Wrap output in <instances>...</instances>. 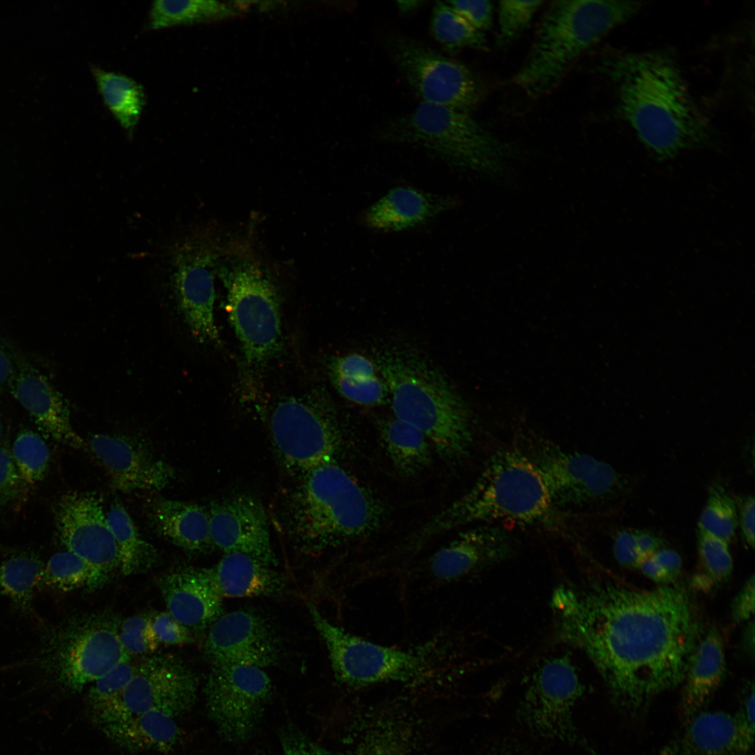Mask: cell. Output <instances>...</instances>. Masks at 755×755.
Masks as SVG:
<instances>
[{
	"mask_svg": "<svg viewBox=\"0 0 755 755\" xmlns=\"http://www.w3.org/2000/svg\"><path fill=\"white\" fill-rule=\"evenodd\" d=\"M203 570L222 599L270 596L284 587L283 578L271 566L241 553L224 554Z\"/></svg>",
	"mask_w": 755,
	"mask_h": 755,
	"instance_id": "83f0119b",
	"label": "cell"
},
{
	"mask_svg": "<svg viewBox=\"0 0 755 755\" xmlns=\"http://www.w3.org/2000/svg\"><path fill=\"white\" fill-rule=\"evenodd\" d=\"M168 252L172 289L185 323L196 341L219 342L214 308L220 252L213 240L202 232L187 233Z\"/></svg>",
	"mask_w": 755,
	"mask_h": 755,
	"instance_id": "5bb4252c",
	"label": "cell"
},
{
	"mask_svg": "<svg viewBox=\"0 0 755 755\" xmlns=\"http://www.w3.org/2000/svg\"><path fill=\"white\" fill-rule=\"evenodd\" d=\"M456 204L454 197L427 192L410 186H398L365 209L363 225L379 232H396L424 224Z\"/></svg>",
	"mask_w": 755,
	"mask_h": 755,
	"instance_id": "484cf974",
	"label": "cell"
},
{
	"mask_svg": "<svg viewBox=\"0 0 755 755\" xmlns=\"http://www.w3.org/2000/svg\"><path fill=\"white\" fill-rule=\"evenodd\" d=\"M697 548L703 573L694 577V585L704 589L726 581L733 566L729 543L698 528Z\"/></svg>",
	"mask_w": 755,
	"mask_h": 755,
	"instance_id": "60d3db41",
	"label": "cell"
},
{
	"mask_svg": "<svg viewBox=\"0 0 755 755\" xmlns=\"http://www.w3.org/2000/svg\"><path fill=\"white\" fill-rule=\"evenodd\" d=\"M15 368V361L10 349L0 343V391L8 388Z\"/></svg>",
	"mask_w": 755,
	"mask_h": 755,
	"instance_id": "6f0895ef",
	"label": "cell"
},
{
	"mask_svg": "<svg viewBox=\"0 0 755 755\" xmlns=\"http://www.w3.org/2000/svg\"><path fill=\"white\" fill-rule=\"evenodd\" d=\"M6 435V433L3 421V416L1 409L0 408V440H1Z\"/></svg>",
	"mask_w": 755,
	"mask_h": 755,
	"instance_id": "6125c7cd",
	"label": "cell"
},
{
	"mask_svg": "<svg viewBox=\"0 0 755 755\" xmlns=\"http://www.w3.org/2000/svg\"><path fill=\"white\" fill-rule=\"evenodd\" d=\"M272 682L263 668L244 665L211 666L205 687L209 717L226 740L251 737L272 696Z\"/></svg>",
	"mask_w": 755,
	"mask_h": 755,
	"instance_id": "e0dca14e",
	"label": "cell"
},
{
	"mask_svg": "<svg viewBox=\"0 0 755 755\" xmlns=\"http://www.w3.org/2000/svg\"><path fill=\"white\" fill-rule=\"evenodd\" d=\"M45 564L33 552L10 554L0 563V596L10 600L18 612H31L35 591L41 587Z\"/></svg>",
	"mask_w": 755,
	"mask_h": 755,
	"instance_id": "e575fe53",
	"label": "cell"
},
{
	"mask_svg": "<svg viewBox=\"0 0 755 755\" xmlns=\"http://www.w3.org/2000/svg\"><path fill=\"white\" fill-rule=\"evenodd\" d=\"M137 664L131 660L121 663L92 684L88 691L91 710L118 695L134 677Z\"/></svg>",
	"mask_w": 755,
	"mask_h": 755,
	"instance_id": "bcb514c9",
	"label": "cell"
},
{
	"mask_svg": "<svg viewBox=\"0 0 755 755\" xmlns=\"http://www.w3.org/2000/svg\"><path fill=\"white\" fill-rule=\"evenodd\" d=\"M584 692L568 654L551 657L533 673L520 700L517 717L533 735L592 752L575 725L574 711Z\"/></svg>",
	"mask_w": 755,
	"mask_h": 755,
	"instance_id": "4fadbf2b",
	"label": "cell"
},
{
	"mask_svg": "<svg viewBox=\"0 0 755 755\" xmlns=\"http://www.w3.org/2000/svg\"><path fill=\"white\" fill-rule=\"evenodd\" d=\"M207 509L213 547L224 554L249 555L269 566L276 564L268 517L256 500L237 495L213 502Z\"/></svg>",
	"mask_w": 755,
	"mask_h": 755,
	"instance_id": "7402d4cb",
	"label": "cell"
},
{
	"mask_svg": "<svg viewBox=\"0 0 755 755\" xmlns=\"http://www.w3.org/2000/svg\"><path fill=\"white\" fill-rule=\"evenodd\" d=\"M10 448L18 473L28 487L45 479L50 468V452L39 433L30 429H22Z\"/></svg>",
	"mask_w": 755,
	"mask_h": 755,
	"instance_id": "f35d334b",
	"label": "cell"
},
{
	"mask_svg": "<svg viewBox=\"0 0 755 755\" xmlns=\"http://www.w3.org/2000/svg\"><path fill=\"white\" fill-rule=\"evenodd\" d=\"M61 592L86 587L94 590L102 587L94 568L75 554L64 550L53 554L45 565L42 587Z\"/></svg>",
	"mask_w": 755,
	"mask_h": 755,
	"instance_id": "74e56055",
	"label": "cell"
},
{
	"mask_svg": "<svg viewBox=\"0 0 755 755\" xmlns=\"http://www.w3.org/2000/svg\"><path fill=\"white\" fill-rule=\"evenodd\" d=\"M430 30L435 40L450 55L464 48L484 50V32L475 28L447 1L436 2Z\"/></svg>",
	"mask_w": 755,
	"mask_h": 755,
	"instance_id": "8d00e7d4",
	"label": "cell"
},
{
	"mask_svg": "<svg viewBox=\"0 0 755 755\" xmlns=\"http://www.w3.org/2000/svg\"><path fill=\"white\" fill-rule=\"evenodd\" d=\"M380 136L421 147L452 167L481 173L498 170L514 151L469 113L424 102L391 120Z\"/></svg>",
	"mask_w": 755,
	"mask_h": 755,
	"instance_id": "52a82bcc",
	"label": "cell"
},
{
	"mask_svg": "<svg viewBox=\"0 0 755 755\" xmlns=\"http://www.w3.org/2000/svg\"><path fill=\"white\" fill-rule=\"evenodd\" d=\"M525 454L556 509L608 499L626 487V480L610 464L551 442L533 441Z\"/></svg>",
	"mask_w": 755,
	"mask_h": 755,
	"instance_id": "2e32d148",
	"label": "cell"
},
{
	"mask_svg": "<svg viewBox=\"0 0 755 755\" xmlns=\"http://www.w3.org/2000/svg\"><path fill=\"white\" fill-rule=\"evenodd\" d=\"M15 368L8 388L43 433L71 448L90 452L71 421L68 403L48 377L15 347L8 345Z\"/></svg>",
	"mask_w": 755,
	"mask_h": 755,
	"instance_id": "44dd1931",
	"label": "cell"
},
{
	"mask_svg": "<svg viewBox=\"0 0 755 755\" xmlns=\"http://www.w3.org/2000/svg\"><path fill=\"white\" fill-rule=\"evenodd\" d=\"M423 3L422 1H398V7L403 14H409L417 10Z\"/></svg>",
	"mask_w": 755,
	"mask_h": 755,
	"instance_id": "94428289",
	"label": "cell"
},
{
	"mask_svg": "<svg viewBox=\"0 0 755 755\" xmlns=\"http://www.w3.org/2000/svg\"><path fill=\"white\" fill-rule=\"evenodd\" d=\"M542 3V1H500L497 45L503 48L513 43L528 27Z\"/></svg>",
	"mask_w": 755,
	"mask_h": 755,
	"instance_id": "b9f144b4",
	"label": "cell"
},
{
	"mask_svg": "<svg viewBox=\"0 0 755 755\" xmlns=\"http://www.w3.org/2000/svg\"><path fill=\"white\" fill-rule=\"evenodd\" d=\"M204 652L211 666L244 665L264 669L279 659L278 640L254 612L238 610L221 614L209 627Z\"/></svg>",
	"mask_w": 755,
	"mask_h": 755,
	"instance_id": "d6986e66",
	"label": "cell"
},
{
	"mask_svg": "<svg viewBox=\"0 0 755 755\" xmlns=\"http://www.w3.org/2000/svg\"><path fill=\"white\" fill-rule=\"evenodd\" d=\"M312 623L322 639L336 679L353 688L389 682H409L426 668L420 654L382 645L350 633L331 623L308 603Z\"/></svg>",
	"mask_w": 755,
	"mask_h": 755,
	"instance_id": "7c38bea8",
	"label": "cell"
},
{
	"mask_svg": "<svg viewBox=\"0 0 755 755\" xmlns=\"http://www.w3.org/2000/svg\"><path fill=\"white\" fill-rule=\"evenodd\" d=\"M372 360L387 387L394 417L419 429L444 461L464 459L473 440L471 414L436 365L405 347L375 350Z\"/></svg>",
	"mask_w": 755,
	"mask_h": 755,
	"instance_id": "3957f363",
	"label": "cell"
},
{
	"mask_svg": "<svg viewBox=\"0 0 755 755\" xmlns=\"http://www.w3.org/2000/svg\"><path fill=\"white\" fill-rule=\"evenodd\" d=\"M269 426L275 448L292 473L302 477L336 461L341 432L333 404L324 390L283 398L271 412Z\"/></svg>",
	"mask_w": 755,
	"mask_h": 755,
	"instance_id": "9c48e42d",
	"label": "cell"
},
{
	"mask_svg": "<svg viewBox=\"0 0 755 755\" xmlns=\"http://www.w3.org/2000/svg\"><path fill=\"white\" fill-rule=\"evenodd\" d=\"M735 499L738 510V526H740L742 538L747 546L754 548V498L752 495H744Z\"/></svg>",
	"mask_w": 755,
	"mask_h": 755,
	"instance_id": "f5cc1de1",
	"label": "cell"
},
{
	"mask_svg": "<svg viewBox=\"0 0 755 755\" xmlns=\"http://www.w3.org/2000/svg\"><path fill=\"white\" fill-rule=\"evenodd\" d=\"M389 50L422 102L469 113L482 100L480 80L463 63L407 36L391 37Z\"/></svg>",
	"mask_w": 755,
	"mask_h": 755,
	"instance_id": "9a60e30c",
	"label": "cell"
},
{
	"mask_svg": "<svg viewBox=\"0 0 755 755\" xmlns=\"http://www.w3.org/2000/svg\"><path fill=\"white\" fill-rule=\"evenodd\" d=\"M380 436L396 470L403 475H415L431 462V443L416 426L395 417L380 420Z\"/></svg>",
	"mask_w": 755,
	"mask_h": 755,
	"instance_id": "1f68e13d",
	"label": "cell"
},
{
	"mask_svg": "<svg viewBox=\"0 0 755 755\" xmlns=\"http://www.w3.org/2000/svg\"><path fill=\"white\" fill-rule=\"evenodd\" d=\"M340 396L361 405L376 406L389 401L386 384L375 365L362 357L344 359L328 370Z\"/></svg>",
	"mask_w": 755,
	"mask_h": 755,
	"instance_id": "4dcf8cb0",
	"label": "cell"
},
{
	"mask_svg": "<svg viewBox=\"0 0 755 755\" xmlns=\"http://www.w3.org/2000/svg\"><path fill=\"white\" fill-rule=\"evenodd\" d=\"M120 622L115 615L100 612L74 615L45 628L31 665L62 688L81 691L131 660L119 638Z\"/></svg>",
	"mask_w": 755,
	"mask_h": 755,
	"instance_id": "ba28073f",
	"label": "cell"
},
{
	"mask_svg": "<svg viewBox=\"0 0 755 755\" xmlns=\"http://www.w3.org/2000/svg\"><path fill=\"white\" fill-rule=\"evenodd\" d=\"M603 68L617 85L622 115L656 159H670L710 143L708 123L669 55L626 53Z\"/></svg>",
	"mask_w": 755,
	"mask_h": 755,
	"instance_id": "7a4b0ae2",
	"label": "cell"
},
{
	"mask_svg": "<svg viewBox=\"0 0 755 755\" xmlns=\"http://www.w3.org/2000/svg\"><path fill=\"white\" fill-rule=\"evenodd\" d=\"M737 528L738 510L735 499L721 484L714 482L709 489L698 528L730 544L735 535Z\"/></svg>",
	"mask_w": 755,
	"mask_h": 755,
	"instance_id": "ab89813d",
	"label": "cell"
},
{
	"mask_svg": "<svg viewBox=\"0 0 755 755\" xmlns=\"http://www.w3.org/2000/svg\"><path fill=\"white\" fill-rule=\"evenodd\" d=\"M90 70L106 106L122 128L132 134L146 103L143 87L133 78L118 72L94 65Z\"/></svg>",
	"mask_w": 755,
	"mask_h": 755,
	"instance_id": "d6a6232c",
	"label": "cell"
},
{
	"mask_svg": "<svg viewBox=\"0 0 755 755\" xmlns=\"http://www.w3.org/2000/svg\"><path fill=\"white\" fill-rule=\"evenodd\" d=\"M106 519L117 546L120 571L123 575L145 572L156 563L157 550L141 535L131 515L119 501H115L106 510Z\"/></svg>",
	"mask_w": 755,
	"mask_h": 755,
	"instance_id": "836d02e7",
	"label": "cell"
},
{
	"mask_svg": "<svg viewBox=\"0 0 755 755\" xmlns=\"http://www.w3.org/2000/svg\"><path fill=\"white\" fill-rule=\"evenodd\" d=\"M640 6L633 1H555L542 19L515 82L532 97L545 94L584 52Z\"/></svg>",
	"mask_w": 755,
	"mask_h": 755,
	"instance_id": "8992f818",
	"label": "cell"
},
{
	"mask_svg": "<svg viewBox=\"0 0 755 755\" xmlns=\"http://www.w3.org/2000/svg\"><path fill=\"white\" fill-rule=\"evenodd\" d=\"M508 533L493 524H481L458 534L431 558V575L450 582L509 559L514 552Z\"/></svg>",
	"mask_w": 755,
	"mask_h": 755,
	"instance_id": "cb8c5ba5",
	"label": "cell"
},
{
	"mask_svg": "<svg viewBox=\"0 0 755 755\" xmlns=\"http://www.w3.org/2000/svg\"><path fill=\"white\" fill-rule=\"evenodd\" d=\"M355 755H411L408 740L396 727H378L359 742Z\"/></svg>",
	"mask_w": 755,
	"mask_h": 755,
	"instance_id": "f6af8a7d",
	"label": "cell"
},
{
	"mask_svg": "<svg viewBox=\"0 0 755 755\" xmlns=\"http://www.w3.org/2000/svg\"><path fill=\"white\" fill-rule=\"evenodd\" d=\"M754 686L752 683L748 687L742 701L738 712L739 719L749 728L754 730Z\"/></svg>",
	"mask_w": 755,
	"mask_h": 755,
	"instance_id": "680465c9",
	"label": "cell"
},
{
	"mask_svg": "<svg viewBox=\"0 0 755 755\" xmlns=\"http://www.w3.org/2000/svg\"><path fill=\"white\" fill-rule=\"evenodd\" d=\"M654 556L673 580L680 573L682 566V558L675 550L661 547L654 554Z\"/></svg>",
	"mask_w": 755,
	"mask_h": 755,
	"instance_id": "11a10c76",
	"label": "cell"
},
{
	"mask_svg": "<svg viewBox=\"0 0 755 755\" xmlns=\"http://www.w3.org/2000/svg\"><path fill=\"white\" fill-rule=\"evenodd\" d=\"M447 2L478 30L484 32L491 28L494 6L490 1L456 0Z\"/></svg>",
	"mask_w": 755,
	"mask_h": 755,
	"instance_id": "681fc988",
	"label": "cell"
},
{
	"mask_svg": "<svg viewBox=\"0 0 755 755\" xmlns=\"http://www.w3.org/2000/svg\"><path fill=\"white\" fill-rule=\"evenodd\" d=\"M559 510L525 453L502 448L487 461L471 487L421 529L419 539L472 524L508 523L559 531Z\"/></svg>",
	"mask_w": 755,
	"mask_h": 755,
	"instance_id": "277c9868",
	"label": "cell"
},
{
	"mask_svg": "<svg viewBox=\"0 0 755 755\" xmlns=\"http://www.w3.org/2000/svg\"><path fill=\"white\" fill-rule=\"evenodd\" d=\"M199 684L196 673L180 656L153 654L138 663L118 695L91 710L92 717L99 726L149 712L176 718L194 705Z\"/></svg>",
	"mask_w": 755,
	"mask_h": 755,
	"instance_id": "8fae6325",
	"label": "cell"
},
{
	"mask_svg": "<svg viewBox=\"0 0 755 755\" xmlns=\"http://www.w3.org/2000/svg\"><path fill=\"white\" fill-rule=\"evenodd\" d=\"M229 320L246 363L261 367L282 347L280 299L273 282L254 262L238 259L220 268Z\"/></svg>",
	"mask_w": 755,
	"mask_h": 755,
	"instance_id": "30bf717a",
	"label": "cell"
},
{
	"mask_svg": "<svg viewBox=\"0 0 755 755\" xmlns=\"http://www.w3.org/2000/svg\"><path fill=\"white\" fill-rule=\"evenodd\" d=\"M754 576L752 575L745 582L733 601L731 616L733 620L740 624L751 621L754 614Z\"/></svg>",
	"mask_w": 755,
	"mask_h": 755,
	"instance_id": "816d5d0a",
	"label": "cell"
},
{
	"mask_svg": "<svg viewBox=\"0 0 755 755\" xmlns=\"http://www.w3.org/2000/svg\"><path fill=\"white\" fill-rule=\"evenodd\" d=\"M229 5L215 0H156L148 13L151 30L208 23L233 15Z\"/></svg>",
	"mask_w": 755,
	"mask_h": 755,
	"instance_id": "d590c367",
	"label": "cell"
},
{
	"mask_svg": "<svg viewBox=\"0 0 755 755\" xmlns=\"http://www.w3.org/2000/svg\"><path fill=\"white\" fill-rule=\"evenodd\" d=\"M119 638L132 657L154 652L160 645L152 628L151 615H134L124 619L119 626Z\"/></svg>",
	"mask_w": 755,
	"mask_h": 755,
	"instance_id": "7bdbcfd3",
	"label": "cell"
},
{
	"mask_svg": "<svg viewBox=\"0 0 755 755\" xmlns=\"http://www.w3.org/2000/svg\"><path fill=\"white\" fill-rule=\"evenodd\" d=\"M152 625L160 644L182 645L194 642L192 632L168 612L152 616Z\"/></svg>",
	"mask_w": 755,
	"mask_h": 755,
	"instance_id": "7dc6e473",
	"label": "cell"
},
{
	"mask_svg": "<svg viewBox=\"0 0 755 755\" xmlns=\"http://www.w3.org/2000/svg\"><path fill=\"white\" fill-rule=\"evenodd\" d=\"M485 755H528L525 752L517 749L512 746H501L494 748Z\"/></svg>",
	"mask_w": 755,
	"mask_h": 755,
	"instance_id": "91938a15",
	"label": "cell"
},
{
	"mask_svg": "<svg viewBox=\"0 0 755 755\" xmlns=\"http://www.w3.org/2000/svg\"><path fill=\"white\" fill-rule=\"evenodd\" d=\"M148 515L154 530L175 545L195 553L213 547L206 507L160 497L150 504Z\"/></svg>",
	"mask_w": 755,
	"mask_h": 755,
	"instance_id": "f1b7e54d",
	"label": "cell"
},
{
	"mask_svg": "<svg viewBox=\"0 0 755 755\" xmlns=\"http://www.w3.org/2000/svg\"><path fill=\"white\" fill-rule=\"evenodd\" d=\"M550 604L557 637L586 654L626 717L642 719L656 697L682 684L700 638L684 587L562 585Z\"/></svg>",
	"mask_w": 755,
	"mask_h": 755,
	"instance_id": "6da1fadb",
	"label": "cell"
},
{
	"mask_svg": "<svg viewBox=\"0 0 755 755\" xmlns=\"http://www.w3.org/2000/svg\"><path fill=\"white\" fill-rule=\"evenodd\" d=\"M644 575L660 585L673 583V580L659 564L654 554L644 557L638 566Z\"/></svg>",
	"mask_w": 755,
	"mask_h": 755,
	"instance_id": "db71d44e",
	"label": "cell"
},
{
	"mask_svg": "<svg viewBox=\"0 0 755 755\" xmlns=\"http://www.w3.org/2000/svg\"><path fill=\"white\" fill-rule=\"evenodd\" d=\"M726 674V657L721 634L712 626L700 637L691 656L680 704L683 724L703 710L721 686Z\"/></svg>",
	"mask_w": 755,
	"mask_h": 755,
	"instance_id": "4316f807",
	"label": "cell"
},
{
	"mask_svg": "<svg viewBox=\"0 0 755 755\" xmlns=\"http://www.w3.org/2000/svg\"><path fill=\"white\" fill-rule=\"evenodd\" d=\"M613 554L621 566L628 568H638L642 556L638 548L635 529L624 528L615 535Z\"/></svg>",
	"mask_w": 755,
	"mask_h": 755,
	"instance_id": "f907efd6",
	"label": "cell"
},
{
	"mask_svg": "<svg viewBox=\"0 0 755 755\" xmlns=\"http://www.w3.org/2000/svg\"><path fill=\"white\" fill-rule=\"evenodd\" d=\"M99 726L113 744L135 753L169 752L183 736L175 718L159 712L136 714Z\"/></svg>",
	"mask_w": 755,
	"mask_h": 755,
	"instance_id": "f546056e",
	"label": "cell"
},
{
	"mask_svg": "<svg viewBox=\"0 0 755 755\" xmlns=\"http://www.w3.org/2000/svg\"><path fill=\"white\" fill-rule=\"evenodd\" d=\"M384 517L380 501L336 461L303 475L287 507L293 538L319 549L373 532Z\"/></svg>",
	"mask_w": 755,
	"mask_h": 755,
	"instance_id": "5b68a950",
	"label": "cell"
},
{
	"mask_svg": "<svg viewBox=\"0 0 755 755\" xmlns=\"http://www.w3.org/2000/svg\"><path fill=\"white\" fill-rule=\"evenodd\" d=\"M656 755H752L754 730L736 714L701 710Z\"/></svg>",
	"mask_w": 755,
	"mask_h": 755,
	"instance_id": "603a6c76",
	"label": "cell"
},
{
	"mask_svg": "<svg viewBox=\"0 0 755 755\" xmlns=\"http://www.w3.org/2000/svg\"><path fill=\"white\" fill-rule=\"evenodd\" d=\"M282 755H337L308 738L295 727L282 729L279 735Z\"/></svg>",
	"mask_w": 755,
	"mask_h": 755,
	"instance_id": "c3c4849f",
	"label": "cell"
},
{
	"mask_svg": "<svg viewBox=\"0 0 755 755\" xmlns=\"http://www.w3.org/2000/svg\"><path fill=\"white\" fill-rule=\"evenodd\" d=\"M10 447L6 435L0 440V510L22 501L29 489L15 466Z\"/></svg>",
	"mask_w": 755,
	"mask_h": 755,
	"instance_id": "ee69618b",
	"label": "cell"
},
{
	"mask_svg": "<svg viewBox=\"0 0 755 755\" xmlns=\"http://www.w3.org/2000/svg\"><path fill=\"white\" fill-rule=\"evenodd\" d=\"M52 512L65 550L90 564L103 586L120 570V561L102 496L94 491H69L57 500Z\"/></svg>",
	"mask_w": 755,
	"mask_h": 755,
	"instance_id": "ac0fdd59",
	"label": "cell"
},
{
	"mask_svg": "<svg viewBox=\"0 0 755 755\" xmlns=\"http://www.w3.org/2000/svg\"><path fill=\"white\" fill-rule=\"evenodd\" d=\"M159 587L168 612L191 631L210 627L223 614V599L203 568L175 569L160 578Z\"/></svg>",
	"mask_w": 755,
	"mask_h": 755,
	"instance_id": "d4e9b609",
	"label": "cell"
},
{
	"mask_svg": "<svg viewBox=\"0 0 755 755\" xmlns=\"http://www.w3.org/2000/svg\"><path fill=\"white\" fill-rule=\"evenodd\" d=\"M87 445L106 471L110 486L122 493L160 491L175 477V470L131 437L95 433Z\"/></svg>",
	"mask_w": 755,
	"mask_h": 755,
	"instance_id": "ffe728a7",
	"label": "cell"
},
{
	"mask_svg": "<svg viewBox=\"0 0 755 755\" xmlns=\"http://www.w3.org/2000/svg\"><path fill=\"white\" fill-rule=\"evenodd\" d=\"M635 534L638 548L642 559L654 554L663 545L661 538L649 531L635 529Z\"/></svg>",
	"mask_w": 755,
	"mask_h": 755,
	"instance_id": "9f6ffc18",
	"label": "cell"
}]
</instances>
